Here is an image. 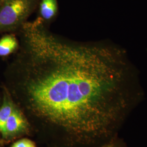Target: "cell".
I'll return each mask as SVG.
<instances>
[{
	"instance_id": "9c48e42d",
	"label": "cell",
	"mask_w": 147,
	"mask_h": 147,
	"mask_svg": "<svg viewBox=\"0 0 147 147\" xmlns=\"http://www.w3.org/2000/svg\"><path fill=\"white\" fill-rule=\"evenodd\" d=\"M4 1V0H0V5H2V2Z\"/></svg>"
},
{
	"instance_id": "5b68a950",
	"label": "cell",
	"mask_w": 147,
	"mask_h": 147,
	"mask_svg": "<svg viewBox=\"0 0 147 147\" xmlns=\"http://www.w3.org/2000/svg\"><path fill=\"white\" fill-rule=\"evenodd\" d=\"M19 47V40L14 34L5 35L0 39V56L5 57L16 53Z\"/></svg>"
},
{
	"instance_id": "8992f818",
	"label": "cell",
	"mask_w": 147,
	"mask_h": 147,
	"mask_svg": "<svg viewBox=\"0 0 147 147\" xmlns=\"http://www.w3.org/2000/svg\"><path fill=\"white\" fill-rule=\"evenodd\" d=\"M15 106L7 94L5 95L3 101L0 108V132L5 135L6 122L11 115Z\"/></svg>"
},
{
	"instance_id": "6da1fadb",
	"label": "cell",
	"mask_w": 147,
	"mask_h": 147,
	"mask_svg": "<svg viewBox=\"0 0 147 147\" xmlns=\"http://www.w3.org/2000/svg\"><path fill=\"white\" fill-rule=\"evenodd\" d=\"M18 32L9 73L24 107L76 143L113 140L142 95L125 51L63 37L39 16Z\"/></svg>"
},
{
	"instance_id": "52a82bcc",
	"label": "cell",
	"mask_w": 147,
	"mask_h": 147,
	"mask_svg": "<svg viewBox=\"0 0 147 147\" xmlns=\"http://www.w3.org/2000/svg\"><path fill=\"white\" fill-rule=\"evenodd\" d=\"M11 147H36L34 143L28 139H22L13 144Z\"/></svg>"
},
{
	"instance_id": "ba28073f",
	"label": "cell",
	"mask_w": 147,
	"mask_h": 147,
	"mask_svg": "<svg viewBox=\"0 0 147 147\" xmlns=\"http://www.w3.org/2000/svg\"><path fill=\"white\" fill-rule=\"evenodd\" d=\"M99 147H123L121 143L117 142L116 141L112 140L110 142H108L106 143H105L104 144H103L102 146H100Z\"/></svg>"
},
{
	"instance_id": "3957f363",
	"label": "cell",
	"mask_w": 147,
	"mask_h": 147,
	"mask_svg": "<svg viewBox=\"0 0 147 147\" xmlns=\"http://www.w3.org/2000/svg\"><path fill=\"white\" fill-rule=\"evenodd\" d=\"M26 127V121L20 111L15 107L6 122L5 136L19 132Z\"/></svg>"
},
{
	"instance_id": "277c9868",
	"label": "cell",
	"mask_w": 147,
	"mask_h": 147,
	"mask_svg": "<svg viewBox=\"0 0 147 147\" xmlns=\"http://www.w3.org/2000/svg\"><path fill=\"white\" fill-rule=\"evenodd\" d=\"M38 5L39 17L47 24L53 21L57 16L58 13L57 0H40Z\"/></svg>"
},
{
	"instance_id": "7a4b0ae2",
	"label": "cell",
	"mask_w": 147,
	"mask_h": 147,
	"mask_svg": "<svg viewBox=\"0 0 147 147\" xmlns=\"http://www.w3.org/2000/svg\"><path fill=\"white\" fill-rule=\"evenodd\" d=\"M40 0H4L0 5V32L18 31L37 6Z\"/></svg>"
}]
</instances>
